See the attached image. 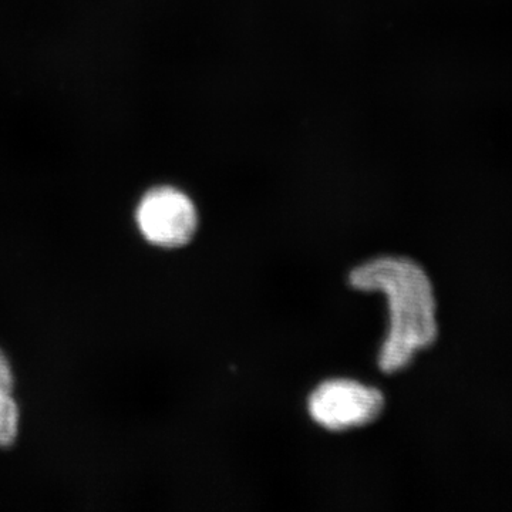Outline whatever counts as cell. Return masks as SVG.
Returning a JSON list of instances; mask_svg holds the SVG:
<instances>
[{
    "instance_id": "obj_2",
    "label": "cell",
    "mask_w": 512,
    "mask_h": 512,
    "mask_svg": "<svg viewBox=\"0 0 512 512\" xmlns=\"http://www.w3.org/2000/svg\"><path fill=\"white\" fill-rule=\"evenodd\" d=\"M384 406L386 400L379 389L349 379L319 384L308 400L313 421L329 431L367 426L379 419Z\"/></svg>"
},
{
    "instance_id": "obj_4",
    "label": "cell",
    "mask_w": 512,
    "mask_h": 512,
    "mask_svg": "<svg viewBox=\"0 0 512 512\" xmlns=\"http://www.w3.org/2000/svg\"><path fill=\"white\" fill-rule=\"evenodd\" d=\"M19 431V409L13 397V375L9 360L0 350V447L10 446Z\"/></svg>"
},
{
    "instance_id": "obj_1",
    "label": "cell",
    "mask_w": 512,
    "mask_h": 512,
    "mask_svg": "<svg viewBox=\"0 0 512 512\" xmlns=\"http://www.w3.org/2000/svg\"><path fill=\"white\" fill-rule=\"evenodd\" d=\"M349 284L357 291L386 295L390 325L379 355L383 373L402 372L417 353L436 343V295L429 275L417 262L402 256H382L353 269Z\"/></svg>"
},
{
    "instance_id": "obj_3",
    "label": "cell",
    "mask_w": 512,
    "mask_h": 512,
    "mask_svg": "<svg viewBox=\"0 0 512 512\" xmlns=\"http://www.w3.org/2000/svg\"><path fill=\"white\" fill-rule=\"evenodd\" d=\"M136 220L138 229L150 244L174 249L185 247L194 238L198 212L185 192L163 185L141 198Z\"/></svg>"
}]
</instances>
